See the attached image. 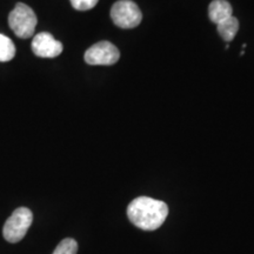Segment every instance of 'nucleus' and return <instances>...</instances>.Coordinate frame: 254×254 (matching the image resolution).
Returning <instances> with one entry per match:
<instances>
[{
  "mask_svg": "<svg viewBox=\"0 0 254 254\" xmlns=\"http://www.w3.org/2000/svg\"><path fill=\"white\" fill-rule=\"evenodd\" d=\"M168 215V206L164 201L139 196L127 207V217L136 227L145 231H154L164 224Z\"/></svg>",
  "mask_w": 254,
  "mask_h": 254,
  "instance_id": "1",
  "label": "nucleus"
},
{
  "mask_svg": "<svg viewBox=\"0 0 254 254\" xmlns=\"http://www.w3.org/2000/svg\"><path fill=\"white\" fill-rule=\"evenodd\" d=\"M38 19L30 6L18 2L8 14V25L19 38L27 39L36 31Z\"/></svg>",
  "mask_w": 254,
  "mask_h": 254,
  "instance_id": "2",
  "label": "nucleus"
},
{
  "mask_svg": "<svg viewBox=\"0 0 254 254\" xmlns=\"http://www.w3.org/2000/svg\"><path fill=\"white\" fill-rule=\"evenodd\" d=\"M33 221V214L27 207H19L6 220L2 234L6 241L11 244L19 243L26 234Z\"/></svg>",
  "mask_w": 254,
  "mask_h": 254,
  "instance_id": "3",
  "label": "nucleus"
},
{
  "mask_svg": "<svg viewBox=\"0 0 254 254\" xmlns=\"http://www.w3.org/2000/svg\"><path fill=\"white\" fill-rule=\"evenodd\" d=\"M111 18L118 27L134 28L141 23L142 13L135 2L119 0L111 8Z\"/></svg>",
  "mask_w": 254,
  "mask_h": 254,
  "instance_id": "4",
  "label": "nucleus"
},
{
  "mask_svg": "<svg viewBox=\"0 0 254 254\" xmlns=\"http://www.w3.org/2000/svg\"><path fill=\"white\" fill-rule=\"evenodd\" d=\"M85 62L88 65H114L120 58V52L110 41H100L85 52Z\"/></svg>",
  "mask_w": 254,
  "mask_h": 254,
  "instance_id": "5",
  "label": "nucleus"
},
{
  "mask_svg": "<svg viewBox=\"0 0 254 254\" xmlns=\"http://www.w3.org/2000/svg\"><path fill=\"white\" fill-rule=\"evenodd\" d=\"M32 51L40 58H56L63 52V44L49 32H41L32 40Z\"/></svg>",
  "mask_w": 254,
  "mask_h": 254,
  "instance_id": "6",
  "label": "nucleus"
},
{
  "mask_svg": "<svg viewBox=\"0 0 254 254\" xmlns=\"http://www.w3.org/2000/svg\"><path fill=\"white\" fill-rule=\"evenodd\" d=\"M232 13L233 9L227 0H213L208 6V17L217 25L232 17Z\"/></svg>",
  "mask_w": 254,
  "mask_h": 254,
  "instance_id": "7",
  "label": "nucleus"
},
{
  "mask_svg": "<svg viewBox=\"0 0 254 254\" xmlns=\"http://www.w3.org/2000/svg\"><path fill=\"white\" fill-rule=\"evenodd\" d=\"M218 33L220 34V37L227 43H230L234 39L236 34L238 33V30H239V21L236 17H230L226 20H224L222 23L217 25Z\"/></svg>",
  "mask_w": 254,
  "mask_h": 254,
  "instance_id": "8",
  "label": "nucleus"
},
{
  "mask_svg": "<svg viewBox=\"0 0 254 254\" xmlns=\"http://www.w3.org/2000/svg\"><path fill=\"white\" fill-rule=\"evenodd\" d=\"M15 47L13 41L0 33V63H7L13 59Z\"/></svg>",
  "mask_w": 254,
  "mask_h": 254,
  "instance_id": "9",
  "label": "nucleus"
},
{
  "mask_svg": "<svg viewBox=\"0 0 254 254\" xmlns=\"http://www.w3.org/2000/svg\"><path fill=\"white\" fill-rule=\"evenodd\" d=\"M78 252V244L74 239L67 238L60 241V244L57 246L55 252L52 254H77Z\"/></svg>",
  "mask_w": 254,
  "mask_h": 254,
  "instance_id": "10",
  "label": "nucleus"
},
{
  "mask_svg": "<svg viewBox=\"0 0 254 254\" xmlns=\"http://www.w3.org/2000/svg\"><path fill=\"white\" fill-rule=\"evenodd\" d=\"M73 7L78 11H88L98 4L99 0H69Z\"/></svg>",
  "mask_w": 254,
  "mask_h": 254,
  "instance_id": "11",
  "label": "nucleus"
}]
</instances>
